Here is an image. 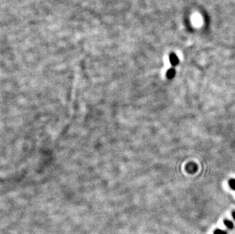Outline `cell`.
I'll list each match as a JSON object with an SVG mask.
<instances>
[{
    "label": "cell",
    "mask_w": 235,
    "mask_h": 234,
    "mask_svg": "<svg viewBox=\"0 0 235 234\" xmlns=\"http://www.w3.org/2000/svg\"><path fill=\"white\" fill-rule=\"evenodd\" d=\"M229 186H231L232 189L235 190V179H231L229 181Z\"/></svg>",
    "instance_id": "obj_5"
},
{
    "label": "cell",
    "mask_w": 235,
    "mask_h": 234,
    "mask_svg": "<svg viewBox=\"0 0 235 234\" xmlns=\"http://www.w3.org/2000/svg\"><path fill=\"white\" fill-rule=\"evenodd\" d=\"M214 234H227V232L221 230H216L215 232H214Z\"/></svg>",
    "instance_id": "obj_6"
},
{
    "label": "cell",
    "mask_w": 235,
    "mask_h": 234,
    "mask_svg": "<svg viewBox=\"0 0 235 234\" xmlns=\"http://www.w3.org/2000/svg\"><path fill=\"white\" fill-rule=\"evenodd\" d=\"M170 62H171V65L173 66L178 65V63H179V59H178V57L177 56L176 54L171 53V55H170Z\"/></svg>",
    "instance_id": "obj_1"
},
{
    "label": "cell",
    "mask_w": 235,
    "mask_h": 234,
    "mask_svg": "<svg viewBox=\"0 0 235 234\" xmlns=\"http://www.w3.org/2000/svg\"><path fill=\"white\" fill-rule=\"evenodd\" d=\"M176 72L174 69H170L167 72V78L168 79H173L174 76H175Z\"/></svg>",
    "instance_id": "obj_2"
},
{
    "label": "cell",
    "mask_w": 235,
    "mask_h": 234,
    "mask_svg": "<svg viewBox=\"0 0 235 234\" xmlns=\"http://www.w3.org/2000/svg\"><path fill=\"white\" fill-rule=\"evenodd\" d=\"M232 216H233V218L235 220V211H234L233 213H232Z\"/></svg>",
    "instance_id": "obj_7"
},
{
    "label": "cell",
    "mask_w": 235,
    "mask_h": 234,
    "mask_svg": "<svg viewBox=\"0 0 235 234\" xmlns=\"http://www.w3.org/2000/svg\"><path fill=\"white\" fill-rule=\"evenodd\" d=\"M196 166L195 164H189V165H187V167H186V170H187V171H189V172H195V170H194V168H193V166Z\"/></svg>",
    "instance_id": "obj_4"
},
{
    "label": "cell",
    "mask_w": 235,
    "mask_h": 234,
    "mask_svg": "<svg viewBox=\"0 0 235 234\" xmlns=\"http://www.w3.org/2000/svg\"><path fill=\"white\" fill-rule=\"evenodd\" d=\"M224 225L226 226L228 228H229V229H232V228H233L234 224L231 221H228V220H224Z\"/></svg>",
    "instance_id": "obj_3"
}]
</instances>
